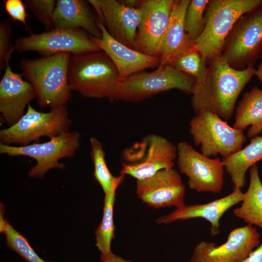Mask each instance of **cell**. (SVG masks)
I'll return each instance as SVG.
<instances>
[{
	"label": "cell",
	"mask_w": 262,
	"mask_h": 262,
	"mask_svg": "<svg viewBox=\"0 0 262 262\" xmlns=\"http://www.w3.org/2000/svg\"><path fill=\"white\" fill-rule=\"evenodd\" d=\"M100 260L102 262H132L126 260L112 252L105 255H101Z\"/></svg>",
	"instance_id": "34"
},
{
	"label": "cell",
	"mask_w": 262,
	"mask_h": 262,
	"mask_svg": "<svg viewBox=\"0 0 262 262\" xmlns=\"http://www.w3.org/2000/svg\"><path fill=\"white\" fill-rule=\"evenodd\" d=\"M98 24L101 31L102 37L96 38L92 36V39L112 61L117 69L120 79L147 68L159 66L160 57L141 53L115 40L98 18Z\"/></svg>",
	"instance_id": "16"
},
{
	"label": "cell",
	"mask_w": 262,
	"mask_h": 262,
	"mask_svg": "<svg viewBox=\"0 0 262 262\" xmlns=\"http://www.w3.org/2000/svg\"><path fill=\"white\" fill-rule=\"evenodd\" d=\"M136 193L148 206L155 208L184 205L185 187L173 168L159 171L147 178L137 180Z\"/></svg>",
	"instance_id": "15"
},
{
	"label": "cell",
	"mask_w": 262,
	"mask_h": 262,
	"mask_svg": "<svg viewBox=\"0 0 262 262\" xmlns=\"http://www.w3.org/2000/svg\"><path fill=\"white\" fill-rule=\"evenodd\" d=\"M208 65L204 84L194 87L192 106L196 114L208 110L227 121L231 118L239 96L255 75L256 69L252 66L234 69L222 55Z\"/></svg>",
	"instance_id": "1"
},
{
	"label": "cell",
	"mask_w": 262,
	"mask_h": 262,
	"mask_svg": "<svg viewBox=\"0 0 262 262\" xmlns=\"http://www.w3.org/2000/svg\"><path fill=\"white\" fill-rule=\"evenodd\" d=\"M16 50L20 53L34 51L47 55L60 52L81 54L101 51L92 36L80 29L55 28L40 33H31L17 38Z\"/></svg>",
	"instance_id": "11"
},
{
	"label": "cell",
	"mask_w": 262,
	"mask_h": 262,
	"mask_svg": "<svg viewBox=\"0 0 262 262\" xmlns=\"http://www.w3.org/2000/svg\"><path fill=\"white\" fill-rule=\"evenodd\" d=\"M255 75L262 84V61L260 62L256 69Z\"/></svg>",
	"instance_id": "36"
},
{
	"label": "cell",
	"mask_w": 262,
	"mask_h": 262,
	"mask_svg": "<svg viewBox=\"0 0 262 262\" xmlns=\"http://www.w3.org/2000/svg\"><path fill=\"white\" fill-rule=\"evenodd\" d=\"M170 65L193 78L196 82L195 87L204 84L207 65L201 53L194 46L178 56Z\"/></svg>",
	"instance_id": "27"
},
{
	"label": "cell",
	"mask_w": 262,
	"mask_h": 262,
	"mask_svg": "<svg viewBox=\"0 0 262 262\" xmlns=\"http://www.w3.org/2000/svg\"><path fill=\"white\" fill-rule=\"evenodd\" d=\"M262 3V0H209L204 14V29L193 46L207 65L222 55L226 40L237 21Z\"/></svg>",
	"instance_id": "4"
},
{
	"label": "cell",
	"mask_w": 262,
	"mask_h": 262,
	"mask_svg": "<svg viewBox=\"0 0 262 262\" xmlns=\"http://www.w3.org/2000/svg\"><path fill=\"white\" fill-rule=\"evenodd\" d=\"M12 28L6 21L0 23V70L6 68L9 64L13 52L16 50L15 45L11 42Z\"/></svg>",
	"instance_id": "31"
},
{
	"label": "cell",
	"mask_w": 262,
	"mask_h": 262,
	"mask_svg": "<svg viewBox=\"0 0 262 262\" xmlns=\"http://www.w3.org/2000/svg\"><path fill=\"white\" fill-rule=\"evenodd\" d=\"M177 164L181 173L188 177L189 187L198 192L219 193L224 183V165L219 158L206 156L187 142L177 146Z\"/></svg>",
	"instance_id": "12"
},
{
	"label": "cell",
	"mask_w": 262,
	"mask_h": 262,
	"mask_svg": "<svg viewBox=\"0 0 262 262\" xmlns=\"http://www.w3.org/2000/svg\"><path fill=\"white\" fill-rule=\"evenodd\" d=\"M243 262H262V243Z\"/></svg>",
	"instance_id": "33"
},
{
	"label": "cell",
	"mask_w": 262,
	"mask_h": 262,
	"mask_svg": "<svg viewBox=\"0 0 262 262\" xmlns=\"http://www.w3.org/2000/svg\"><path fill=\"white\" fill-rule=\"evenodd\" d=\"M174 0H140L138 7L142 17L134 49L151 56L160 57Z\"/></svg>",
	"instance_id": "14"
},
{
	"label": "cell",
	"mask_w": 262,
	"mask_h": 262,
	"mask_svg": "<svg viewBox=\"0 0 262 262\" xmlns=\"http://www.w3.org/2000/svg\"><path fill=\"white\" fill-rule=\"evenodd\" d=\"M115 191L114 190L105 195L102 220L95 232L96 246L101 252V255L112 252L111 245L112 240L115 238L113 214Z\"/></svg>",
	"instance_id": "26"
},
{
	"label": "cell",
	"mask_w": 262,
	"mask_h": 262,
	"mask_svg": "<svg viewBox=\"0 0 262 262\" xmlns=\"http://www.w3.org/2000/svg\"><path fill=\"white\" fill-rule=\"evenodd\" d=\"M80 139L79 132L67 131L42 143H34L17 147L0 143V153L9 156H25L34 159L36 164L30 169L29 175L42 178L49 169L65 168L59 160L73 157L80 147Z\"/></svg>",
	"instance_id": "10"
},
{
	"label": "cell",
	"mask_w": 262,
	"mask_h": 262,
	"mask_svg": "<svg viewBox=\"0 0 262 262\" xmlns=\"http://www.w3.org/2000/svg\"><path fill=\"white\" fill-rule=\"evenodd\" d=\"M0 232L6 237V245L28 262H52L42 259L32 247L27 239L16 230L0 215Z\"/></svg>",
	"instance_id": "28"
},
{
	"label": "cell",
	"mask_w": 262,
	"mask_h": 262,
	"mask_svg": "<svg viewBox=\"0 0 262 262\" xmlns=\"http://www.w3.org/2000/svg\"><path fill=\"white\" fill-rule=\"evenodd\" d=\"M241 205L233 211L234 214L250 225L262 230V183L256 164L250 168V183L244 193Z\"/></svg>",
	"instance_id": "24"
},
{
	"label": "cell",
	"mask_w": 262,
	"mask_h": 262,
	"mask_svg": "<svg viewBox=\"0 0 262 262\" xmlns=\"http://www.w3.org/2000/svg\"><path fill=\"white\" fill-rule=\"evenodd\" d=\"M71 123L66 106L42 113L29 104L26 113L17 122L0 130V143L28 145L31 142L38 141L41 136L51 138L68 131Z\"/></svg>",
	"instance_id": "9"
},
{
	"label": "cell",
	"mask_w": 262,
	"mask_h": 262,
	"mask_svg": "<svg viewBox=\"0 0 262 262\" xmlns=\"http://www.w3.org/2000/svg\"><path fill=\"white\" fill-rule=\"evenodd\" d=\"M90 155L94 165V176L103 190L105 195L116 190L123 181L125 175L114 176L105 161V153L102 144L96 138L91 137Z\"/></svg>",
	"instance_id": "25"
},
{
	"label": "cell",
	"mask_w": 262,
	"mask_h": 262,
	"mask_svg": "<svg viewBox=\"0 0 262 262\" xmlns=\"http://www.w3.org/2000/svg\"><path fill=\"white\" fill-rule=\"evenodd\" d=\"M119 1L126 6L131 8H137L140 0H121Z\"/></svg>",
	"instance_id": "35"
},
{
	"label": "cell",
	"mask_w": 262,
	"mask_h": 262,
	"mask_svg": "<svg viewBox=\"0 0 262 262\" xmlns=\"http://www.w3.org/2000/svg\"><path fill=\"white\" fill-rule=\"evenodd\" d=\"M209 0H191L187 9L184 18L185 30L188 38L193 42L204 29V14Z\"/></svg>",
	"instance_id": "29"
},
{
	"label": "cell",
	"mask_w": 262,
	"mask_h": 262,
	"mask_svg": "<svg viewBox=\"0 0 262 262\" xmlns=\"http://www.w3.org/2000/svg\"><path fill=\"white\" fill-rule=\"evenodd\" d=\"M189 125L194 144L200 146L201 153L207 157H227L241 150L246 140L243 130L230 126L208 110L196 114Z\"/></svg>",
	"instance_id": "7"
},
{
	"label": "cell",
	"mask_w": 262,
	"mask_h": 262,
	"mask_svg": "<svg viewBox=\"0 0 262 262\" xmlns=\"http://www.w3.org/2000/svg\"><path fill=\"white\" fill-rule=\"evenodd\" d=\"M67 78L71 91L85 98H105L111 101L120 79L116 67L102 50L72 54Z\"/></svg>",
	"instance_id": "3"
},
{
	"label": "cell",
	"mask_w": 262,
	"mask_h": 262,
	"mask_svg": "<svg viewBox=\"0 0 262 262\" xmlns=\"http://www.w3.org/2000/svg\"><path fill=\"white\" fill-rule=\"evenodd\" d=\"M261 161H262V159Z\"/></svg>",
	"instance_id": "37"
},
{
	"label": "cell",
	"mask_w": 262,
	"mask_h": 262,
	"mask_svg": "<svg viewBox=\"0 0 262 262\" xmlns=\"http://www.w3.org/2000/svg\"><path fill=\"white\" fill-rule=\"evenodd\" d=\"M195 84L193 78L167 65L151 72H140L119 79L113 101H139L174 89L192 94Z\"/></svg>",
	"instance_id": "5"
},
{
	"label": "cell",
	"mask_w": 262,
	"mask_h": 262,
	"mask_svg": "<svg viewBox=\"0 0 262 262\" xmlns=\"http://www.w3.org/2000/svg\"><path fill=\"white\" fill-rule=\"evenodd\" d=\"M88 2L83 0H57L52 16L54 28H80L95 38H101L98 17L92 14Z\"/></svg>",
	"instance_id": "20"
},
{
	"label": "cell",
	"mask_w": 262,
	"mask_h": 262,
	"mask_svg": "<svg viewBox=\"0 0 262 262\" xmlns=\"http://www.w3.org/2000/svg\"><path fill=\"white\" fill-rule=\"evenodd\" d=\"M248 126L250 139L262 131V90L257 86L244 93L236 108L233 127L243 131Z\"/></svg>",
	"instance_id": "23"
},
{
	"label": "cell",
	"mask_w": 262,
	"mask_h": 262,
	"mask_svg": "<svg viewBox=\"0 0 262 262\" xmlns=\"http://www.w3.org/2000/svg\"><path fill=\"white\" fill-rule=\"evenodd\" d=\"M177 157V146L163 136L148 134L123 150L120 174L143 180L173 168Z\"/></svg>",
	"instance_id": "6"
},
{
	"label": "cell",
	"mask_w": 262,
	"mask_h": 262,
	"mask_svg": "<svg viewBox=\"0 0 262 262\" xmlns=\"http://www.w3.org/2000/svg\"><path fill=\"white\" fill-rule=\"evenodd\" d=\"M222 56L237 70L254 66L262 57V3L237 21L226 40Z\"/></svg>",
	"instance_id": "8"
},
{
	"label": "cell",
	"mask_w": 262,
	"mask_h": 262,
	"mask_svg": "<svg viewBox=\"0 0 262 262\" xmlns=\"http://www.w3.org/2000/svg\"><path fill=\"white\" fill-rule=\"evenodd\" d=\"M3 6L6 13L14 21H19L23 23L27 30L26 19L29 16L26 10V6L21 0H3Z\"/></svg>",
	"instance_id": "32"
},
{
	"label": "cell",
	"mask_w": 262,
	"mask_h": 262,
	"mask_svg": "<svg viewBox=\"0 0 262 262\" xmlns=\"http://www.w3.org/2000/svg\"><path fill=\"white\" fill-rule=\"evenodd\" d=\"M37 98L32 84L22 75L13 71L9 64L0 82V112L9 126L15 124L24 115L25 107Z\"/></svg>",
	"instance_id": "17"
},
{
	"label": "cell",
	"mask_w": 262,
	"mask_h": 262,
	"mask_svg": "<svg viewBox=\"0 0 262 262\" xmlns=\"http://www.w3.org/2000/svg\"><path fill=\"white\" fill-rule=\"evenodd\" d=\"M191 0H174L170 19L161 50L159 66L170 65L180 54L192 48L194 42L188 37L184 18Z\"/></svg>",
	"instance_id": "21"
},
{
	"label": "cell",
	"mask_w": 262,
	"mask_h": 262,
	"mask_svg": "<svg viewBox=\"0 0 262 262\" xmlns=\"http://www.w3.org/2000/svg\"><path fill=\"white\" fill-rule=\"evenodd\" d=\"M262 159V136H256L243 149L227 157L222 162L230 177L234 188L241 189L246 184L247 170Z\"/></svg>",
	"instance_id": "22"
},
{
	"label": "cell",
	"mask_w": 262,
	"mask_h": 262,
	"mask_svg": "<svg viewBox=\"0 0 262 262\" xmlns=\"http://www.w3.org/2000/svg\"><path fill=\"white\" fill-rule=\"evenodd\" d=\"M260 245L257 229L248 224L233 229L226 242L216 246L201 241L195 247L191 262H243Z\"/></svg>",
	"instance_id": "13"
},
{
	"label": "cell",
	"mask_w": 262,
	"mask_h": 262,
	"mask_svg": "<svg viewBox=\"0 0 262 262\" xmlns=\"http://www.w3.org/2000/svg\"><path fill=\"white\" fill-rule=\"evenodd\" d=\"M102 23L115 40L134 49L135 39L142 13L138 8H131L119 0H99Z\"/></svg>",
	"instance_id": "18"
},
{
	"label": "cell",
	"mask_w": 262,
	"mask_h": 262,
	"mask_svg": "<svg viewBox=\"0 0 262 262\" xmlns=\"http://www.w3.org/2000/svg\"><path fill=\"white\" fill-rule=\"evenodd\" d=\"M241 189L234 188L230 194L203 204L185 205L177 208L170 213L159 217L158 224H168L179 220L202 218L210 223V232L214 236L220 232L219 220L223 214L234 205L242 202Z\"/></svg>",
	"instance_id": "19"
},
{
	"label": "cell",
	"mask_w": 262,
	"mask_h": 262,
	"mask_svg": "<svg viewBox=\"0 0 262 262\" xmlns=\"http://www.w3.org/2000/svg\"><path fill=\"white\" fill-rule=\"evenodd\" d=\"M72 54L60 52L20 62L22 75L33 86L41 108L65 106L71 97L67 78Z\"/></svg>",
	"instance_id": "2"
},
{
	"label": "cell",
	"mask_w": 262,
	"mask_h": 262,
	"mask_svg": "<svg viewBox=\"0 0 262 262\" xmlns=\"http://www.w3.org/2000/svg\"><path fill=\"white\" fill-rule=\"evenodd\" d=\"M26 7L44 26L47 31L54 29L52 16L56 1L55 0H26L23 1Z\"/></svg>",
	"instance_id": "30"
}]
</instances>
